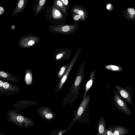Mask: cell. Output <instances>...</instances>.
Returning a JSON list of instances; mask_svg holds the SVG:
<instances>
[{
	"mask_svg": "<svg viewBox=\"0 0 135 135\" xmlns=\"http://www.w3.org/2000/svg\"><path fill=\"white\" fill-rule=\"evenodd\" d=\"M46 20L54 24V25H59L65 19L66 16L53 4L51 6L47 7L44 16Z\"/></svg>",
	"mask_w": 135,
	"mask_h": 135,
	"instance_id": "cell-1",
	"label": "cell"
},
{
	"mask_svg": "<svg viewBox=\"0 0 135 135\" xmlns=\"http://www.w3.org/2000/svg\"><path fill=\"white\" fill-rule=\"evenodd\" d=\"M115 96L113 97V104L118 110L127 116H131L132 113L131 109L128 107L124 100L120 96L117 91L113 89Z\"/></svg>",
	"mask_w": 135,
	"mask_h": 135,
	"instance_id": "cell-2",
	"label": "cell"
},
{
	"mask_svg": "<svg viewBox=\"0 0 135 135\" xmlns=\"http://www.w3.org/2000/svg\"><path fill=\"white\" fill-rule=\"evenodd\" d=\"M39 37L34 35H27L22 37L19 41L18 45L22 48L31 47L39 42Z\"/></svg>",
	"mask_w": 135,
	"mask_h": 135,
	"instance_id": "cell-3",
	"label": "cell"
},
{
	"mask_svg": "<svg viewBox=\"0 0 135 135\" xmlns=\"http://www.w3.org/2000/svg\"><path fill=\"white\" fill-rule=\"evenodd\" d=\"M77 24L71 25H58L49 26V30L54 33H68L74 31L76 28Z\"/></svg>",
	"mask_w": 135,
	"mask_h": 135,
	"instance_id": "cell-4",
	"label": "cell"
},
{
	"mask_svg": "<svg viewBox=\"0 0 135 135\" xmlns=\"http://www.w3.org/2000/svg\"><path fill=\"white\" fill-rule=\"evenodd\" d=\"M117 91L121 97L123 98L128 103L133 106L132 97V89L129 87H126L125 88L116 85L115 86Z\"/></svg>",
	"mask_w": 135,
	"mask_h": 135,
	"instance_id": "cell-5",
	"label": "cell"
},
{
	"mask_svg": "<svg viewBox=\"0 0 135 135\" xmlns=\"http://www.w3.org/2000/svg\"><path fill=\"white\" fill-rule=\"evenodd\" d=\"M90 99V95L83 98V101H82L80 105L79 108L78 109V110L75 114V116L73 120L72 124H71V125L81 117L85 109L87 106Z\"/></svg>",
	"mask_w": 135,
	"mask_h": 135,
	"instance_id": "cell-6",
	"label": "cell"
},
{
	"mask_svg": "<svg viewBox=\"0 0 135 135\" xmlns=\"http://www.w3.org/2000/svg\"><path fill=\"white\" fill-rule=\"evenodd\" d=\"M29 0H18L12 14V16L15 17L19 13H22L26 8Z\"/></svg>",
	"mask_w": 135,
	"mask_h": 135,
	"instance_id": "cell-7",
	"label": "cell"
},
{
	"mask_svg": "<svg viewBox=\"0 0 135 135\" xmlns=\"http://www.w3.org/2000/svg\"><path fill=\"white\" fill-rule=\"evenodd\" d=\"M48 0H38L34 7L33 15L37 16L44 9Z\"/></svg>",
	"mask_w": 135,
	"mask_h": 135,
	"instance_id": "cell-8",
	"label": "cell"
},
{
	"mask_svg": "<svg viewBox=\"0 0 135 135\" xmlns=\"http://www.w3.org/2000/svg\"><path fill=\"white\" fill-rule=\"evenodd\" d=\"M72 12L81 15L82 17V20L83 21L85 20L88 17L86 11L81 7H74L72 9Z\"/></svg>",
	"mask_w": 135,
	"mask_h": 135,
	"instance_id": "cell-9",
	"label": "cell"
},
{
	"mask_svg": "<svg viewBox=\"0 0 135 135\" xmlns=\"http://www.w3.org/2000/svg\"><path fill=\"white\" fill-rule=\"evenodd\" d=\"M113 135H124L129 134L126 128L120 126H115L113 128Z\"/></svg>",
	"mask_w": 135,
	"mask_h": 135,
	"instance_id": "cell-10",
	"label": "cell"
},
{
	"mask_svg": "<svg viewBox=\"0 0 135 135\" xmlns=\"http://www.w3.org/2000/svg\"><path fill=\"white\" fill-rule=\"evenodd\" d=\"M53 4L67 17V8L61 0H53Z\"/></svg>",
	"mask_w": 135,
	"mask_h": 135,
	"instance_id": "cell-11",
	"label": "cell"
},
{
	"mask_svg": "<svg viewBox=\"0 0 135 135\" xmlns=\"http://www.w3.org/2000/svg\"><path fill=\"white\" fill-rule=\"evenodd\" d=\"M75 59V60L72 61V62L70 64L69 66V67H68L67 70V72H66L65 75H63L62 78L61 79L59 87V89H60L61 88L64 84V83L65 82L66 80H67L68 74H69L71 69L72 68L73 65L74 64Z\"/></svg>",
	"mask_w": 135,
	"mask_h": 135,
	"instance_id": "cell-12",
	"label": "cell"
},
{
	"mask_svg": "<svg viewBox=\"0 0 135 135\" xmlns=\"http://www.w3.org/2000/svg\"><path fill=\"white\" fill-rule=\"evenodd\" d=\"M82 80V77L81 75L78 76L75 80L74 85H73L72 91L73 93L74 92L75 94H77V91L79 88L80 85Z\"/></svg>",
	"mask_w": 135,
	"mask_h": 135,
	"instance_id": "cell-13",
	"label": "cell"
},
{
	"mask_svg": "<svg viewBox=\"0 0 135 135\" xmlns=\"http://www.w3.org/2000/svg\"><path fill=\"white\" fill-rule=\"evenodd\" d=\"M106 130L105 121L104 119L102 118L100 120L98 123V135H104Z\"/></svg>",
	"mask_w": 135,
	"mask_h": 135,
	"instance_id": "cell-14",
	"label": "cell"
},
{
	"mask_svg": "<svg viewBox=\"0 0 135 135\" xmlns=\"http://www.w3.org/2000/svg\"><path fill=\"white\" fill-rule=\"evenodd\" d=\"M94 77V75L93 74H91V76L90 79L87 82L86 85L85 93L83 98L86 97L87 92L92 85Z\"/></svg>",
	"mask_w": 135,
	"mask_h": 135,
	"instance_id": "cell-15",
	"label": "cell"
},
{
	"mask_svg": "<svg viewBox=\"0 0 135 135\" xmlns=\"http://www.w3.org/2000/svg\"><path fill=\"white\" fill-rule=\"evenodd\" d=\"M106 68L107 69L113 71H120V68L118 66L113 65H109L106 66Z\"/></svg>",
	"mask_w": 135,
	"mask_h": 135,
	"instance_id": "cell-16",
	"label": "cell"
},
{
	"mask_svg": "<svg viewBox=\"0 0 135 135\" xmlns=\"http://www.w3.org/2000/svg\"><path fill=\"white\" fill-rule=\"evenodd\" d=\"M113 128L109 127L105 131L104 135H113Z\"/></svg>",
	"mask_w": 135,
	"mask_h": 135,
	"instance_id": "cell-17",
	"label": "cell"
},
{
	"mask_svg": "<svg viewBox=\"0 0 135 135\" xmlns=\"http://www.w3.org/2000/svg\"><path fill=\"white\" fill-rule=\"evenodd\" d=\"M73 19L75 21H79L80 20H82V17L81 15L72 13Z\"/></svg>",
	"mask_w": 135,
	"mask_h": 135,
	"instance_id": "cell-18",
	"label": "cell"
},
{
	"mask_svg": "<svg viewBox=\"0 0 135 135\" xmlns=\"http://www.w3.org/2000/svg\"><path fill=\"white\" fill-rule=\"evenodd\" d=\"M65 67H62L60 70L59 71L58 73V75L59 77H61L63 75L65 72Z\"/></svg>",
	"mask_w": 135,
	"mask_h": 135,
	"instance_id": "cell-19",
	"label": "cell"
},
{
	"mask_svg": "<svg viewBox=\"0 0 135 135\" xmlns=\"http://www.w3.org/2000/svg\"><path fill=\"white\" fill-rule=\"evenodd\" d=\"M63 54L62 53H60L56 55L55 57V59L57 60H60L63 57Z\"/></svg>",
	"mask_w": 135,
	"mask_h": 135,
	"instance_id": "cell-20",
	"label": "cell"
},
{
	"mask_svg": "<svg viewBox=\"0 0 135 135\" xmlns=\"http://www.w3.org/2000/svg\"><path fill=\"white\" fill-rule=\"evenodd\" d=\"M27 73L26 76V80L31 78V76L30 73V71L29 70L27 71Z\"/></svg>",
	"mask_w": 135,
	"mask_h": 135,
	"instance_id": "cell-21",
	"label": "cell"
},
{
	"mask_svg": "<svg viewBox=\"0 0 135 135\" xmlns=\"http://www.w3.org/2000/svg\"><path fill=\"white\" fill-rule=\"evenodd\" d=\"M127 11L130 13L132 14H135V10L133 8H130L128 9Z\"/></svg>",
	"mask_w": 135,
	"mask_h": 135,
	"instance_id": "cell-22",
	"label": "cell"
},
{
	"mask_svg": "<svg viewBox=\"0 0 135 135\" xmlns=\"http://www.w3.org/2000/svg\"><path fill=\"white\" fill-rule=\"evenodd\" d=\"M17 120L18 122H21L24 120V118L21 116H18L17 118Z\"/></svg>",
	"mask_w": 135,
	"mask_h": 135,
	"instance_id": "cell-23",
	"label": "cell"
},
{
	"mask_svg": "<svg viewBox=\"0 0 135 135\" xmlns=\"http://www.w3.org/2000/svg\"><path fill=\"white\" fill-rule=\"evenodd\" d=\"M45 118L47 119H51L53 118V115L51 113H48L45 115Z\"/></svg>",
	"mask_w": 135,
	"mask_h": 135,
	"instance_id": "cell-24",
	"label": "cell"
},
{
	"mask_svg": "<svg viewBox=\"0 0 135 135\" xmlns=\"http://www.w3.org/2000/svg\"><path fill=\"white\" fill-rule=\"evenodd\" d=\"M3 86L4 88L7 89L9 88V85L7 82H5L4 83Z\"/></svg>",
	"mask_w": 135,
	"mask_h": 135,
	"instance_id": "cell-25",
	"label": "cell"
},
{
	"mask_svg": "<svg viewBox=\"0 0 135 135\" xmlns=\"http://www.w3.org/2000/svg\"><path fill=\"white\" fill-rule=\"evenodd\" d=\"M61 0L66 6L68 5L69 3L68 0Z\"/></svg>",
	"mask_w": 135,
	"mask_h": 135,
	"instance_id": "cell-26",
	"label": "cell"
},
{
	"mask_svg": "<svg viewBox=\"0 0 135 135\" xmlns=\"http://www.w3.org/2000/svg\"><path fill=\"white\" fill-rule=\"evenodd\" d=\"M4 11V9L3 6H0V15L3 14Z\"/></svg>",
	"mask_w": 135,
	"mask_h": 135,
	"instance_id": "cell-27",
	"label": "cell"
},
{
	"mask_svg": "<svg viewBox=\"0 0 135 135\" xmlns=\"http://www.w3.org/2000/svg\"><path fill=\"white\" fill-rule=\"evenodd\" d=\"M111 6V4H107L106 7L107 9L109 10V9H110Z\"/></svg>",
	"mask_w": 135,
	"mask_h": 135,
	"instance_id": "cell-28",
	"label": "cell"
},
{
	"mask_svg": "<svg viewBox=\"0 0 135 135\" xmlns=\"http://www.w3.org/2000/svg\"><path fill=\"white\" fill-rule=\"evenodd\" d=\"M4 83L3 82L1 81H0V87H2L3 86Z\"/></svg>",
	"mask_w": 135,
	"mask_h": 135,
	"instance_id": "cell-29",
	"label": "cell"
}]
</instances>
